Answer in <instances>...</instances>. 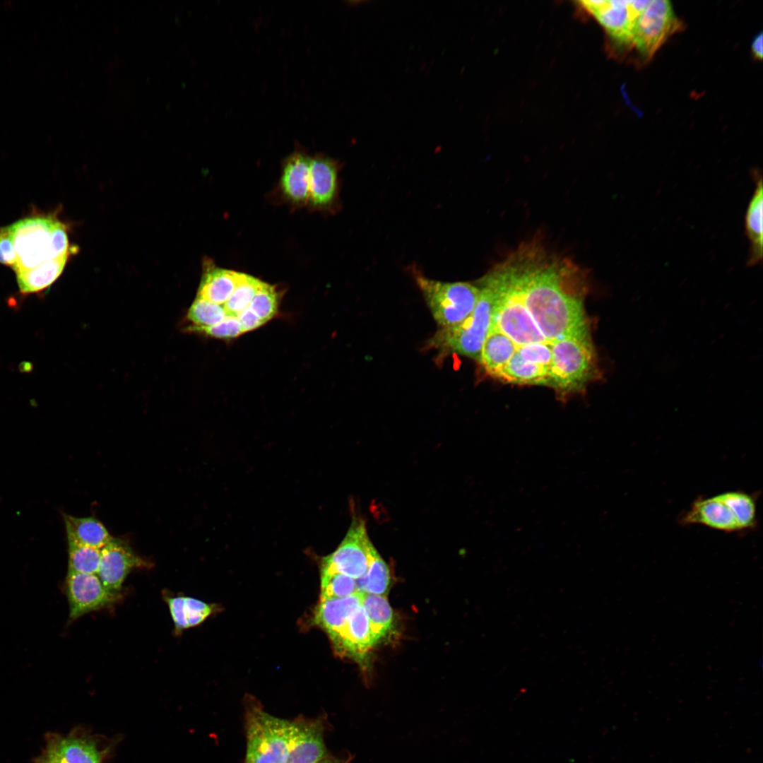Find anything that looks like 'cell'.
Segmentation results:
<instances>
[{
    "mask_svg": "<svg viewBox=\"0 0 763 763\" xmlns=\"http://www.w3.org/2000/svg\"><path fill=\"white\" fill-rule=\"evenodd\" d=\"M54 219L51 217H32L19 220L12 225L17 262L13 271L28 270L50 256L51 230Z\"/></svg>",
    "mask_w": 763,
    "mask_h": 763,
    "instance_id": "obj_10",
    "label": "cell"
},
{
    "mask_svg": "<svg viewBox=\"0 0 763 763\" xmlns=\"http://www.w3.org/2000/svg\"><path fill=\"white\" fill-rule=\"evenodd\" d=\"M415 280L441 329L461 324L473 312L480 295L476 283L443 282L417 271Z\"/></svg>",
    "mask_w": 763,
    "mask_h": 763,
    "instance_id": "obj_5",
    "label": "cell"
},
{
    "mask_svg": "<svg viewBox=\"0 0 763 763\" xmlns=\"http://www.w3.org/2000/svg\"><path fill=\"white\" fill-rule=\"evenodd\" d=\"M516 350V347L511 339L496 328L490 326L482 347L479 361L487 374L497 378Z\"/></svg>",
    "mask_w": 763,
    "mask_h": 763,
    "instance_id": "obj_22",
    "label": "cell"
},
{
    "mask_svg": "<svg viewBox=\"0 0 763 763\" xmlns=\"http://www.w3.org/2000/svg\"><path fill=\"white\" fill-rule=\"evenodd\" d=\"M17 262L14 239L11 227L0 228V263L13 269Z\"/></svg>",
    "mask_w": 763,
    "mask_h": 763,
    "instance_id": "obj_38",
    "label": "cell"
},
{
    "mask_svg": "<svg viewBox=\"0 0 763 763\" xmlns=\"http://www.w3.org/2000/svg\"><path fill=\"white\" fill-rule=\"evenodd\" d=\"M242 273L216 267L208 268L203 274L197 297L223 305L229 299Z\"/></svg>",
    "mask_w": 763,
    "mask_h": 763,
    "instance_id": "obj_20",
    "label": "cell"
},
{
    "mask_svg": "<svg viewBox=\"0 0 763 763\" xmlns=\"http://www.w3.org/2000/svg\"><path fill=\"white\" fill-rule=\"evenodd\" d=\"M41 763H60L54 754L49 749Z\"/></svg>",
    "mask_w": 763,
    "mask_h": 763,
    "instance_id": "obj_43",
    "label": "cell"
},
{
    "mask_svg": "<svg viewBox=\"0 0 763 763\" xmlns=\"http://www.w3.org/2000/svg\"><path fill=\"white\" fill-rule=\"evenodd\" d=\"M476 283L480 295L473 312L458 326L441 329L430 340V348L479 361L483 345L492 324L495 296L483 276Z\"/></svg>",
    "mask_w": 763,
    "mask_h": 763,
    "instance_id": "obj_4",
    "label": "cell"
},
{
    "mask_svg": "<svg viewBox=\"0 0 763 763\" xmlns=\"http://www.w3.org/2000/svg\"><path fill=\"white\" fill-rule=\"evenodd\" d=\"M237 318L241 324L244 333L256 329L265 324L249 307L239 313Z\"/></svg>",
    "mask_w": 763,
    "mask_h": 763,
    "instance_id": "obj_40",
    "label": "cell"
},
{
    "mask_svg": "<svg viewBox=\"0 0 763 763\" xmlns=\"http://www.w3.org/2000/svg\"><path fill=\"white\" fill-rule=\"evenodd\" d=\"M297 722L259 709L247 713L246 763H286Z\"/></svg>",
    "mask_w": 763,
    "mask_h": 763,
    "instance_id": "obj_6",
    "label": "cell"
},
{
    "mask_svg": "<svg viewBox=\"0 0 763 763\" xmlns=\"http://www.w3.org/2000/svg\"><path fill=\"white\" fill-rule=\"evenodd\" d=\"M146 566L124 540L113 538L101 548V560L97 575L105 587L119 595L123 583L134 568Z\"/></svg>",
    "mask_w": 763,
    "mask_h": 763,
    "instance_id": "obj_12",
    "label": "cell"
},
{
    "mask_svg": "<svg viewBox=\"0 0 763 763\" xmlns=\"http://www.w3.org/2000/svg\"><path fill=\"white\" fill-rule=\"evenodd\" d=\"M68 255L48 259L34 268L16 273L22 294H33L48 288L61 276Z\"/></svg>",
    "mask_w": 763,
    "mask_h": 763,
    "instance_id": "obj_23",
    "label": "cell"
},
{
    "mask_svg": "<svg viewBox=\"0 0 763 763\" xmlns=\"http://www.w3.org/2000/svg\"><path fill=\"white\" fill-rule=\"evenodd\" d=\"M184 610L189 627L203 622L213 611V606L199 599L184 596Z\"/></svg>",
    "mask_w": 763,
    "mask_h": 763,
    "instance_id": "obj_36",
    "label": "cell"
},
{
    "mask_svg": "<svg viewBox=\"0 0 763 763\" xmlns=\"http://www.w3.org/2000/svg\"><path fill=\"white\" fill-rule=\"evenodd\" d=\"M755 189L749 202L745 218V234L750 247L747 266H754L762 259L763 255V187L762 175L757 170L753 173Z\"/></svg>",
    "mask_w": 763,
    "mask_h": 763,
    "instance_id": "obj_19",
    "label": "cell"
},
{
    "mask_svg": "<svg viewBox=\"0 0 763 763\" xmlns=\"http://www.w3.org/2000/svg\"><path fill=\"white\" fill-rule=\"evenodd\" d=\"M752 52L755 57L758 59L762 58V34L757 36L752 42Z\"/></svg>",
    "mask_w": 763,
    "mask_h": 763,
    "instance_id": "obj_41",
    "label": "cell"
},
{
    "mask_svg": "<svg viewBox=\"0 0 763 763\" xmlns=\"http://www.w3.org/2000/svg\"><path fill=\"white\" fill-rule=\"evenodd\" d=\"M311 158L295 152L284 162L280 187L289 201L297 205L309 201V177Z\"/></svg>",
    "mask_w": 763,
    "mask_h": 763,
    "instance_id": "obj_18",
    "label": "cell"
},
{
    "mask_svg": "<svg viewBox=\"0 0 763 763\" xmlns=\"http://www.w3.org/2000/svg\"><path fill=\"white\" fill-rule=\"evenodd\" d=\"M262 283L259 279L242 273L232 295L223 305L227 315L237 317L248 307Z\"/></svg>",
    "mask_w": 763,
    "mask_h": 763,
    "instance_id": "obj_29",
    "label": "cell"
},
{
    "mask_svg": "<svg viewBox=\"0 0 763 763\" xmlns=\"http://www.w3.org/2000/svg\"><path fill=\"white\" fill-rule=\"evenodd\" d=\"M334 644L338 652L362 660L376 644L365 609L361 605L349 618Z\"/></svg>",
    "mask_w": 763,
    "mask_h": 763,
    "instance_id": "obj_17",
    "label": "cell"
},
{
    "mask_svg": "<svg viewBox=\"0 0 763 763\" xmlns=\"http://www.w3.org/2000/svg\"><path fill=\"white\" fill-rule=\"evenodd\" d=\"M227 317L223 305L217 304L197 297L190 306L187 319L196 327H207L215 325Z\"/></svg>",
    "mask_w": 763,
    "mask_h": 763,
    "instance_id": "obj_32",
    "label": "cell"
},
{
    "mask_svg": "<svg viewBox=\"0 0 763 763\" xmlns=\"http://www.w3.org/2000/svg\"><path fill=\"white\" fill-rule=\"evenodd\" d=\"M362 605L367 614L375 643L384 639L394 624L393 610L386 596L364 593Z\"/></svg>",
    "mask_w": 763,
    "mask_h": 763,
    "instance_id": "obj_24",
    "label": "cell"
},
{
    "mask_svg": "<svg viewBox=\"0 0 763 763\" xmlns=\"http://www.w3.org/2000/svg\"><path fill=\"white\" fill-rule=\"evenodd\" d=\"M326 755L322 723L297 722L286 763H318Z\"/></svg>",
    "mask_w": 763,
    "mask_h": 763,
    "instance_id": "obj_16",
    "label": "cell"
},
{
    "mask_svg": "<svg viewBox=\"0 0 763 763\" xmlns=\"http://www.w3.org/2000/svg\"><path fill=\"white\" fill-rule=\"evenodd\" d=\"M516 350L524 360L543 366L549 369L552 359L551 343H528L517 348Z\"/></svg>",
    "mask_w": 763,
    "mask_h": 763,
    "instance_id": "obj_35",
    "label": "cell"
},
{
    "mask_svg": "<svg viewBox=\"0 0 763 763\" xmlns=\"http://www.w3.org/2000/svg\"><path fill=\"white\" fill-rule=\"evenodd\" d=\"M510 255L524 304L548 342L588 327L583 303L587 276L579 265L549 252L536 239L521 244Z\"/></svg>",
    "mask_w": 763,
    "mask_h": 763,
    "instance_id": "obj_1",
    "label": "cell"
},
{
    "mask_svg": "<svg viewBox=\"0 0 763 763\" xmlns=\"http://www.w3.org/2000/svg\"><path fill=\"white\" fill-rule=\"evenodd\" d=\"M49 749L60 763H101V754L89 740L67 738L57 740Z\"/></svg>",
    "mask_w": 763,
    "mask_h": 763,
    "instance_id": "obj_25",
    "label": "cell"
},
{
    "mask_svg": "<svg viewBox=\"0 0 763 763\" xmlns=\"http://www.w3.org/2000/svg\"><path fill=\"white\" fill-rule=\"evenodd\" d=\"M321 598H341L357 592L356 580L342 573L321 569Z\"/></svg>",
    "mask_w": 763,
    "mask_h": 763,
    "instance_id": "obj_31",
    "label": "cell"
},
{
    "mask_svg": "<svg viewBox=\"0 0 763 763\" xmlns=\"http://www.w3.org/2000/svg\"><path fill=\"white\" fill-rule=\"evenodd\" d=\"M548 372L543 366L524 360L516 350L497 379L514 384L548 385Z\"/></svg>",
    "mask_w": 763,
    "mask_h": 763,
    "instance_id": "obj_26",
    "label": "cell"
},
{
    "mask_svg": "<svg viewBox=\"0 0 763 763\" xmlns=\"http://www.w3.org/2000/svg\"><path fill=\"white\" fill-rule=\"evenodd\" d=\"M249 307L265 323L271 320L278 312V298L276 288L263 282Z\"/></svg>",
    "mask_w": 763,
    "mask_h": 763,
    "instance_id": "obj_33",
    "label": "cell"
},
{
    "mask_svg": "<svg viewBox=\"0 0 763 763\" xmlns=\"http://www.w3.org/2000/svg\"><path fill=\"white\" fill-rule=\"evenodd\" d=\"M355 580L358 592L379 596L387 594L391 582L390 569L377 551L367 572Z\"/></svg>",
    "mask_w": 763,
    "mask_h": 763,
    "instance_id": "obj_28",
    "label": "cell"
},
{
    "mask_svg": "<svg viewBox=\"0 0 763 763\" xmlns=\"http://www.w3.org/2000/svg\"><path fill=\"white\" fill-rule=\"evenodd\" d=\"M68 543L101 549L113 537L99 520L94 517L64 515Z\"/></svg>",
    "mask_w": 763,
    "mask_h": 763,
    "instance_id": "obj_21",
    "label": "cell"
},
{
    "mask_svg": "<svg viewBox=\"0 0 763 763\" xmlns=\"http://www.w3.org/2000/svg\"><path fill=\"white\" fill-rule=\"evenodd\" d=\"M189 333L203 334L217 339H233L244 333L241 324L237 317L227 316L220 322L207 327L188 326Z\"/></svg>",
    "mask_w": 763,
    "mask_h": 763,
    "instance_id": "obj_34",
    "label": "cell"
},
{
    "mask_svg": "<svg viewBox=\"0 0 763 763\" xmlns=\"http://www.w3.org/2000/svg\"><path fill=\"white\" fill-rule=\"evenodd\" d=\"M680 520L683 525L699 524L726 533L740 531L733 511L719 494L697 499Z\"/></svg>",
    "mask_w": 763,
    "mask_h": 763,
    "instance_id": "obj_13",
    "label": "cell"
},
{
    "mask_svg": "<svg viewBox=\"0 0 763 763\" xmlns=\"http://www.w3.org/2000/svg\"><path fill=\"white\" fill-rule=\"evenodd\" d=\"M338 164L324 155L311 158L309 177V202L318 208L331 205L337 194Z\"/></svg>",
    "mask_w": 763,
    "mask_h": 763,
    "instance_id": "obj_14",
    "label": "cell"
},
{
    "mask_svg": "<svg viewBox=\"0 0 763 763\" xmlns=\"http://www.w3.org/2000/svg\"><path fill=\"white\" fill-rule=\"evenodd\" d=\"M598 374L588 327L552 344L548 386L563 394L576 392Z\"/></svg>",
    "mask_w": 763,
    "mask_h": 763,
    "instance_id": "obj_3",
    "label": "cell"
},
{
    "mask_svg": "<svg viewBox=\"0 0 763 763\" xmlns=\"http://www.w3.org/2000/svg\"><path fill=\"white\" fill-rule=\"evenodd\" d=\"M69 242L65 226L55 220L51 230L50 256L51 259L68 255Z\"/></svg>",
    "mask_w": 763,
    "mask_h": 763,
    "instance_id": "obj_37",
    "label": "cell"
},
{
    "mask_svg": "<svg viewBox=\"0 0 763 763\" xmlns=\"http://www.w3.org/2000/svg\"><path fill=\"white\" fill-rule=\"evenodd\" d=\"M350 762H351V757L348 756L346 758H340V759H338V758H333V757L332 758H326V757H325L324 759L319 762L318 763H350Z\"/></svg>",
    "mask_w": 763,
    "mask_h": 763,
    "instance_id": "obj_42",
    "label": "cell"
},
{
    "mask_svg": "<svg viewBox=\"0 0 763 763\" xmlns=\"http://www.w3.org/2000/svg\"><path fill=\"white\" fill-rule=\"evenodd\" d=\"M680 28L670 1L649 0L635 22L630 50L641 59L649 60Z\"/></svg>",
    "mask_w": 763,
    "mask_h": 763,
    "instance_id": "obj_7",
    "label": "cell"
},
{
    "mask_svg": "<svg viewBox=\"0 0 763 763\" xmlns=\"http://www.w3.org/2000/svg\"><path fill=\"white\" fill-rule=\"evenodd\" d=\"M648 1H580L579 6L600 23L615 49L630 51L635 22Z\"/></svg>",
    "mask_w": 763,
    "mask_h": 763,
    "instance_id": "obj_8",
    "label": "cell"
},
{
    "mask_svg": "<svg viewBox=\"0 0 763 763\" xmlns=\"http://www.w3.org/2000/svg\"><path fill=\"white\" fill-rule=\"evenodd\" d=\"M65 593L69 605V621L114 604L119 598L109 591L97 574L68 571Z\"/></svg>",
    "mask_w": 763,
    "mask_h": 763,
    "instance_id": "obj_11",
    "label": "cell"
},
{
    "mask_svg": "<svg viewBox=\"0 0 763 763\" xmlns=\"http://www.w3.org/2000/svg\"><path fill=\"white\" fill-rule=\"evenodd\" d=\"M68 571L97 574L101 560V549L73 543H68Z\"/></svg>",
    "mask_w": 763,
    "mask_h": 763,
    "instance_id": "obj_30",
    "label": "cell"
},
{
    "mask_svg": "<svg viewBox=\"0 0 763 763\" xmlns=\"http://www.w3.org/2000/svg\"><path fill=\"white\" fill-rule=\"evenodd\" d=\"M165 601L173 620L175 633L179 634L184 629L189 628L184 610V596H168L165 598Z\"/></svg>",
    "mask_w": 763,
    "mask_h": 763,
    "instance_id": "obj_39",
    "label": "cell"
},
{
    "mask_svg": "<svg viewBox=\"0 0 763 763\" xmlns=\"http://www.w3.org/2000/svg\"><path fill=\"white\" fill-rule=\"evenodd\" d=\"M719 495L733 511L740 531L752 530L756 527L757 516L755 496L740 490L728 491Z\"/></svg>",
    "mask_w": 763,
    "mask_h": 763,
    "instance_id": "obj_27",
    "label": "cell"
},
{
    "mask_svg": "<svg viewBox=\"0 0 763 763\" xmlns=\"http://www.w3.org/2000/svg\"><path fill=\"white\" fill-rule=\"evenodd\" d=\"M376 552L365 522L356 518L336 550L323 558L321 569L342 573L357 579L367 572Z\"/></svg>",
    "mask_w": 763,
    "mask_h": 763,
    "instance_id": "obj_9",
    "label": "cell"
},
{
    "mask_svg": "<svg viewBox=\"0 0 763 763\" xmlns=\"http://www.w3.org/2000/svg\"><path fill=\"white\" fill-rule=\"evenodd\" d=\"M483 277L495 296L491 326L511 339L516 348L533 343H550L524 304L518 273L510 254Z\"/></svg>",
    "mask_w": 763,
    "mask_h": 763,
    "instance_id": "obj_2",
    "label": "cell"
},
{
    "mask_svg": "<svg viewBox=\"0 0 763 763\" xmlns=\"http://www.w3.org/2000/svg\"><path fill=\"white\" fill-rule=\"evenodd\" d=\"M362 593L341 598H321L314 615L315 622L323 628L335 644L353 612L362 605Z\"/></svg>",
    "mask_w": 763,
    "mask_h": 763,
    "instance_id": "obj_15",
    "label": "cell"
}]
</instances>
